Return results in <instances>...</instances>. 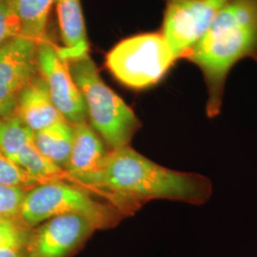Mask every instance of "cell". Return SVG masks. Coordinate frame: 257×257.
I'll return each mask as SVG.
<instances>
[{"instance_id": "cell-1", "label": "cell", "mask_w": 257, "mask_h": 257, "mask_svg": "<svg viewBox=\"0 0 257 257\" xmlns=\"http://www.w3.org/2000/svg\"><path fill=\"white\" fill-rule=\"evenodd\" d=\"M75 181L120 194L135 206L152 199L198 205L208 201L212 192L207 177L164 168L128 145L111 150L97 171Z\"/></svg>"}, {"instance_id": "cell-2", "label": "cell", "mask_w": 257, "mask_h": 257, "mask_svg": "<svg viewBox=\"0 0 257 257\" xmlns=\"http://www.w3.org/2000/svg\"><path fill=\"white\" fill-rule=\"evenodd\" d=\"M245 58L257 62V0H230L184 57L202 72L210 118L220 113L230 70Z\"/></svg>"}, {"instance_id": "cell-3", "label": "cell", "mask_w": 257, "mask_h": 257, "mask_svg": "<svg viewBox=\"0 0 257 257\" xmlns=\"http://www.w3.org/2000/svg\"><path fill=\"white\" fill-rule=\"evenodd\" d=\"M67 63L82 93L92 128L111 150L128 146L140 127L134 110L102 80L89 54Z\"/></svg>"}, {"instance_id": "cell-4", "label": "cell", "mask_w": 257, "mask_h": 257, "mask_svg": "<svg viewBox=\"0 0 257 257\" xmlns=\"http://www.w3.org/2000/svg\"><path fill=\"white\" fill-rule=\"evenodd\" d=\"M161 32L128 37L113 47L106 65L117 80L143 90L159 82L176 61Z\"/></svg>"}, {"instance_id": "cell-5", "label": "cell", "mask_w": 257, "mask_h": 257, "mask_svg": "<svg viewBox=\"0 0 257 257\" xmlns=\"http://www.w3.org/2000/svg\"><path fill=\"white\" fill-rule=\"evenodd\" d=\"M69 213L89 217L97 229L108 228L117 221L109 206L94 200L79 187L62 180L48 181L27 191L19 216L29 227L35 228L55 216Z\"/></svg>"}, {"instance_id": "cell-6", "label": "cell", "mask_w": 257, "mask_h": 257, "mask_svg": "<svg viewBox=\"0 0 257 257\" xmlns=\"http://www.w3.org/2000/svg\"><path fill=\"white\" fill-rule=\"evenodd\" d=\"M230 0H165L161 33L176 59L184 58Z\"/></svg>"}, {"instance_id": "cell-7", "label": "cell", "mask_w": 257, "mask_h": 257, "mask_svg": "<svg viewBox=\"0 0 257 257\" xmlns=\"http://www.w3.org/2000/svg\"><path fill=\"white\" fill-rule=\"evenodd\" d=\"M37 66L52 100L65 119L72 125L87 122L88 111L82 93L74 82L68 63L59 56L57 46L48 37L38 42Z\"/></svg>"}, {"instance_id": "cell-8", "label": "cell", "mask_w": 257, "mask_h": 257, "mask_svg": "<svg viewBox=\"0 0 257 257\" xmlns=\"http://www.w3.org/2000/svg\"><path fill=\"white\" fill-rule=\"evenodd\" d=\"M38 42L19 36L0 46V117L15 114L19 93L38 73Z\"/></svg>"}, {"instance_id": "cell-9", "label": "cell", "mask_w": 257, "mask_h": 257, "mask_svg": "<svg viewBox=\"0 0 257 257\" xmlns=\"http://www.w3.org/2000/svg\"><path fill=\"white\" fill-rule=\"evenodd\" d=\"M96 229L93 221L83 214L55 216L36 230L33 228L25 257H70Z\"/></svg>"}, {"instance_id": "cell-10", "label": "cell", "mask_w": 257, "mask_h": 257, "mask_svg": "<svg viewBox=\"0 0 257 257\" xmlns=\"http://www.w3.org/2000/svg\"><path fill=\"white\" fill-rule=\"evenodd\" d=\"M0 151L44 183L67 176L64 171L39 153L35 143V133L16 114L0 117Z\"/></svg>"}, {"instance_id": "cell-11", "label": "cell", "mask_w": 257, "mask_h": 257, "mask_svg": "<svg viewBox=\"0 0 257 257\" xmlns=\"http://www.w3.org/2000/svg\"><path fill=\"white\" fill-rule=\"evenodd\" d=\"M15 114L35 134L66 120L56 109L39 74L19 93Z\"/></svg>"}, {"instance_id": "cell-12", "label": "cell", "mask_w": 257, "mask_h": 257, "mask_svg": "<svg viewBox=\"0 0 257 257\" xmlns=\"http://www.w3.org/2000/svg\"><path fill=\"white\" fill-rule=\"evenodd\" d=\"M108 153L101 139L87 122L74 125L71 153L65 166V174L74 181L97 171Z\"/></svg>"}, {"instance_id": "cell-13", "label": "cell", "mask_w": 257, "mask_h": 257, "mask_svg": "<svg viewBox=\"0 0 257 257\" xmlns=\"http://www.w3.org/2000/svg\"><path fill=\"white\" fill-rule=\"evenodd\" d=\"M63 46L57 47L58 55L72 61L89 54V42L80 0H55Z\"/></svg>"}, {"instance_id": "cell-14", "label": "cell", "mask_w": 257, "mask_h": 257, "mask_svg": "<svg viewBox=\"0 0 257 257\" xmlns=\"http://www.w3.org/2000/svg\"><path fill=\"white\" fill-rule=\"evenodd\" d=\"M74 125L63 120L35 134V143L39 153L64 171L71 153Z\"/></svg>"}, {"instance_id": "cell-15", "label": "cell", "mask_w": 257, "mask_h": 257, "mask_svg": "<svg viewBox=\"0 0 257 257\" xmlns=\"http://www.w3.org/2000/svg\"><path fill=\"white\" fill-rule=\"evenodd\" d=\"M19 17L21 35L40 42L47 37L50 10L55 0H9Z\"/></svg>"}, {"instance_id": "cell-16", "label": "cell", "mask_w": 257, "mask_h": 257, "mask_svg": "<svg viewBox=\"0 0 257 257\" xmlns=\"http://www.w3.org/2000/svg\"><path fill=\"white\" fill-rule=\"evenodd\" d=\"M32 230L20 216L0 215V249H24Z\"/></svg>"}, {"instance_id": "cell-17", "label": "cell", "mask_w": 257, "mask_h": 257, "mask_svg": "<svg viewBox=\"0 0 257 257\" xmlns=\"http://www.w3.org/2000/svg\"><path fill=\"white\" fill-rule=\"evenodd\" d=\"M44 182L27 173L9 156L0 151V184L29 191Z\"/></svg>"}, {"instance_id": "cell-18", "label": "cell", "mask_w": 257, "mask_h": 257, "mask_svg": "<svg viewBox=\"0 0 257 257\" xmlns=\"http://www.w3.org/2000/svg\"><path fill=\"white\" fill-rule=\"evenodd\" d=\"M19 36L21 25L16 11L9 0H0V46Z\"/></svg>"}, {"instance_id": "cell-19", "label": "cell", "mask_w": 257, "mask_h": 257, "mask_svg": "<svg viewBox=\"0 0 257 257\" xmlns=\"http://www.w3.org/2000/svg\"><path fill=\"white\" fill-rule=\"evenodd\" d=\"M26 190L0 184V215L19 216Z\"/></svg>"}, {"instance_id": "cell-20", "label": "cell", "mask_w": 257, "mask_h": 257, "mask_svg": "<svg viewBox=\"0 0 257 257\" xmlns=\"http://www.w3.org/2000/svg\"><path fill=\"white\" fill-rule=\"evenodd\" d=\"M0 257H25V253H24V249L1 248Z\"/></svg>"}]
</instances>
